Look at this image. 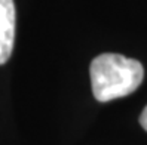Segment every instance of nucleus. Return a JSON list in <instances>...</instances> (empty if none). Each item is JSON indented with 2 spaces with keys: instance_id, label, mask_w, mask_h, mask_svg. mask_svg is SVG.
<instances>
[{
  "instance_id": "nucleus-3",
  "label": "nucleus",
  "mask_w": 147,
  "mask_h": 145,
  "mask_svg": "<svg viewBox=\"0 0 147 145\" xmlns=\"http://www.w3.org/2000/svg\"><path fill=\"white\" fill-rule=\"evenodd\" d=\"M140 124L144 127V130H147V105L144 107L143 113H141V116H140Z\"/></svg>"
},
{
  "instance_id": "nucleus-2",
  "label": "nucleus",
  "mask_w": 147,
  "mask_h": 145,
  "mask_svg": "<svg viewBox=\"0 0 147 145\" xmlns=\"http://www.w3.org/2000/svg\"><path fill=\"white\" fill-rule=\"evenodd\" d=\"M15 41V3L0 0V65L11 58Z\"/></svg>"
},
{
  "instance_id": "nucleus-1",
  "label": "nucleus",
  "mask_w": 147,
  "mask_h": 145,
  "mask_svg": "<svg viewBox=\"0 0 147 145\" xmlns=\"http://www.w3.org/2000/svg\"><path fill=\"white\" fill-rule=\"evenodd\" d=\"M94 98L109 102L131 95L144 79L140 61L119 53H101L94 58L89 68Z\"/></svg>"
}]
</instances>
